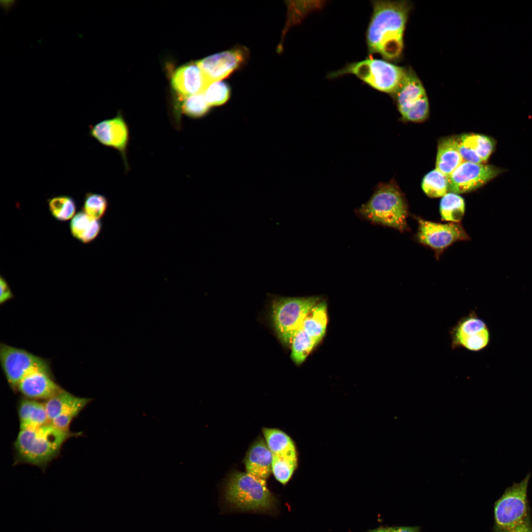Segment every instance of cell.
I'll return each instance as SVG.
<instances>
[{"mask_svg": "<svg viewBox=\"0 0 532 532\" xmlns=\"http://www.w3.org/2000/svg\"><path fill=\"white\" fill-rule=\"evenodd\" d=\"M70 229L73 237L87 243L99 234L101 229V223L99 220L90 217L83 211H79L72 218Z\"/></svg>", "mask_w": 532, "mask_h": 532, "instance_id": "cell-24", "label": "cell"}, {"mask_svg": "<svg viewBox=\"0 0 532 532\" xmlns=\"http://www.w3.org/2000/svg\"><path fill=\"white\" fill-rule=\"evenodd\" d=\"M210 83L197 63L179 67L171 79L172 87L181 100L203 93Z\"/></svg>", "mask_w": 532, "mask_h": 532, "instance_id": "cell-17", "label": "cell"}, {"mask_svg": "<svg viewBox=\"0 0 532 532\" xmlns=\"http://www.w3.org/2000/svg\"><path fill=\"white\" fill-rule=\"evenodd\" d=\"M107 206L108 201L105 196L89 192L85 195L83 211L90 217L99 220L105 214Z\"/></svg>", "mask_w": 532, "mask_h": 532, "instance_id": "cell-30", "label": "cell"}, {"mask_svg": "<svg viewBox=\"0 0 532 532\" xmlns=\"http://www.w3.org/2000/svg\"><path fill=\"white\" fill-rule=\"evenodd\" d=\"M422 188L430 198L442 197L449 191L448 177L436 168L433 169L423 177Z\"/></svg>", "mask_w": 532, "mask_h": 532, "instance_id": "cell-26", "label": "cell"}, {"mask_svg": "<svg viewBox=\"0 0 532 532\" xmlns=\"http://www.w3.org/2000/svg\"><path fill=\"white\" fill-rule=\"evenodd\" d=\"M367 532H395L394 528H379Z\"/></svg>", "mask_w": 532, "mask_h": 532, "instance_id": "cell-35", "label": "cell"}, {"mask_svg": "<svg viewBox=\"0 0 532 532\" xmlns=\"http://www.w3.org/2000/svg\"><path fill=\"white\" fill-rule=\"evenodd\" d=\"M210 107L222 105L229 99L230 90L225 82L216 81L210 83L203 92Z\"/></svg>", "mask_w": 532, "mask_h": 532, "instance_id": "cell-31", "label": "cell"}, {"mask_svg": "<svg viewBox=\"0 0 532 532\" xmlns=\"http://www.w3.org/2000/svg\"><path fill=\"white\" fill-rule=\"evenodd\" d=\"M459 152L464 162L483 164L492 154L495 140L482 134L467 133L457 137Z\"/></svg>", "mask_w": 532, "mask_h": 532, "instance_id": "cell-18", "label": "cell"}, {"mask_svg": "<svg viewBox=\"0 0 532 532\" xmlns=\"http://www.w3.org/2000/svg\"><path fill=\"white\" fill-rule=\"evenodd\" d=\"M298 465V458L281 457L272 455V473L283 485L290 480Z\"/></svg>", "mask_w": 532, "mask_h": 532, "instance_id": "cell-29", "label": "cell"}, {"mask_svg": "<svg viewBox=\"0 0 532 532\" xmlns=\"http://www.w3.org/2000/svg\"><path fill=\"white\" fill-rule=\"evenodd\" d=\"M530 477L528 473L521 482L514 483L496 501L494 532H532L527 497Z\"/></svg>", "mask_w": 532, "mask_h": 532, "instance_id": "cell-4", "label": "cell"}, {"mask_svg": "<svg viewBox=\"0 0 532 532\" xmlns=\"http://www.w3.org/2000/svg\"><path fill=\"white\" fill-rule=\"evenodd\" d=\"M451 348L477 352L485 348L490 333L485 323L474 311L461 318L450 330Z\"/></svg>", "mask_w": 532, "mask_h": 532, "instance_id": "cell-11", "label": "cell"}, {"mask_svg": "<svg viewBox=\"0 0 532 532\" xmlns=\"http://www.w3.org/2000/svg\"><path fill=\"white\" fill-rule=\"evenodd\" d=\"M0 303L2 304L12 299L13 295L7 283L2 276H0Z\"/></svg>", "mask_w": 532, "mask_h": 532, "instance_id": "cell-33", "label": "cell"}, {"mask_svg": "<svg viewBox=\"0 0 532 532\" xmlns=\"http://www.w3.org/2000/svg\"><path fill=\"white\" fill-rule=\"evenodd\" d=\"M327 323V303L321 300L308 312L301 328L318 344L325 335Z\"/></svg>", "mask_w": 532, "mask_h": 532, "instance_id": "cell-23", "label": "cell"}, {"mask_svg": "<svg viewBox=\"0 0 532 532\" xmlns=\"http://www.w3.org/2000/svg\"><path fill=\"white\" fill-rule=\"evenodd\" d=\"M366 32L370 54H378L389 62L402 57L403 37L412 6L406 0H374Z\"/></svg>", "mask_w": 532, "mask_h": 532, "instance_id": "cell-1", "label": "cell"}, {"mask_svg": "<svg viewBox=\"0 0 532 532\" xmlns=\"http://www.w3.org/2000/svg\"><path fill=\"white\" fill-rule=\"evenodd\" d=\"M82 432H66L50 423L40 427L20 430L13 443L14 465L29 464L45 470L59 457L64 443Z\"/></svg>", "mask_w": 532, "mask_h": 532, "instance_id": "cell-2", "label": "cell"}, {"mask_svg": "<svg viewBox=\"0 0 532 532\" xmlns=\"http://www.w3.org/2000/svg\"><path fill=\"white\" fill-rule=\"evenodd\" d=\"M91 401L90 398L77 397L63 389L44 401L49 423L59 430L70 431L72 421Z\"/></svg>", "mask_w": 532, "mask_h": 532, "instance_id": "cell-13", "label": "cell"}, {"mask_svg": "<svg viewBox=\"0 0 532 532\" xmlns=\"http://www.w3.org/2000/svg\"><path fill=\"white\" fill-rule=\"evenodd\" d=\"M89 134L102 145L117 150L122 158L125 169H129L127 154L129 130L121 113L91 126Z\"/></svg>", "mask_w": 532, "mask_h": 532, "instance_id": "cell-14", "label": "cell"}, {"mask_svg": "<svg viewBox=\"0 0 532 532\" xmlns=\"http://www.w3.org/2000/svg\"><path fill=\"white\" fill-rule=\"evenodd\" d=\"M17 411L20 430L35 429L49 423L44 402L21 398Z\"/></svg>", "mask_w": 532, "mask_h": 532, "instance_id": "cell-20", "label": "cell"}, {"mask_svg": "<svg viewBox=\"0 0 532 532\" xmlns=\"http://www.w3.org/2000/svg\"><path fill=\"white\" fill-rule=\"evenodd\" d=\"M1 365L7 381L13 390L27 375L36 370L51 371L46 359L25 350L1 343Z\"/></svg>", "mask_w": 532, "mask_h": 532, "instance_id": "cell-9", "label": "cell"}, {"mask_svg": "<svg viewBox=\"0 0 532 532\" xmlns=\"http://www.w3.org/2000/svg\"><path fill=\"white\" fill-rule=\"evenodd\" d=\"M395 532H419L415 527H401L394 528Z\"/></svg>", "mask_w": 532, "mask_h": 532, "instance_id": "cell-34", "label": "cell"}, {"mask_svg": "<svg viewBox=\"0 0 532 532\" xmlns=\"http://www.w3.org/2000/svg\"><path fill=\"white\" fill-rule=\"evenodd\" d=\"M262 432L264 438L273 455L298 458L295 443L284 432L276 428L265 427L262 429Z\"/></svg>", "mask_w": 532, "mask_h": 532, "instance_id": "cell-22", "label": "cell"}, {"mask_svg": "<svg viewBox=\"0 0 532 532\" xmlns=\"http://www.w3.org/2000/svg\"><path fill=\"white\" fill-rule=\"evenodd\" d=\"M458 149L457 137L450 136L438 143L435 168L448 177L463 162Z\"/></svg>", "mask_w": 532, "mask_h": 532, "instance_id": "cell-21", "label": "cell"}, {"mask_svg": "<svg viewBox=\"0 0 532 532\" xmlns=\"http://www.w3.org/2000/svg\"><path fill=\"white\" fill-rule=\"evenodd\" d=\"M246 52L236 48L208 56L196 63L211 83L227 77L243 63Z\"/></svg>", "mask_w": 532, "mask_h": 532, "instance_id": "cell-15", "label": "cell"}, {"mask_svg": "<svg viewBox=\"0 0 532 532\" xmlns=\"http://www.w3.org/2000/svg\"><path fill=\"white\" fill-rule=\"evenodd\" d=\"M406 68L385 60L369 58L348 64L344 67L329 74V78L352 74L373 89L394 95L400 85Z\"/></svg>", "mask_w": 532, "mask_h": 532, "instance_id": "cell-6", "label": "cell"}, {"mask_svg": "<svg viewBox=\"0 0 532 532\" xmlns=\"http://www.w3.org/2000/svg\"><path fill=\"white\" fill-rule=\"evenodd\" d=\"M321 299L318 297H284L273 296L270 300V316L278 338L285 345L302 326L310 310Z\"/></svg>", "mask_w": 532, "mask_h": 532, "instance_id": "cell-7", "label": "cell"}, {"mask_svg": "<svg viewBox=\"0 0 532 532\" xmlns=\"http://www.w3.org/2000/svg\"><path fill=\"white\" fill-rule=\"evenodd\" d=\"M439 212L442 220L460 223L465 212L464 200L457 194L447 193L440 200Z\"/></svg>", "mask_w": 532, "mask_h": 532, "instance_id": "cell-25", "label": "cell"}, {"mask_svg": "<svg viewBox=\"0 0 532 532\" xmlns=\"http://www.w3.org/2000/svg\"><path fill=\"white\" fill-rule=\"evenodd\" d=\"M393 95L403 119L412 122H421L428 117L430 106L426 90L411 68L406 69L400 85Z\"/></svg>", "mask_w": 532, "mask_h": 532, "instance_id": "cell-8", "label": "cell"}, {"mask_svg": "<svg viewBox=\"0 0 532 532\" xmlns=\"http://www.w3.org/2000/svg\"><path fill=\"white\" fill-rule=\"evenodd\" d=\"M48 207L52 215L59 221L72 218L76 206L74 200L67 196H60L48 200Z\"/></svg>", "mask_w": 532, "mask_h": 532, "instance_id": "cell-28", "label": "cell"}, {"mask_svg": "<svg viewBox=\"0 0 532 532\" xmlns=\"http://www.w3.org/2000/svg\"><path fill=\"white\" fill-rule=\"evenodd\" d=\"M359 213L376 223L400 232L408 230L407 206L400 191L394 185H381L370 199L362 205Z\"/></svg>", "mask_w": 532, "mask_h": 532, "instance_id": "cell-5", "label": "cell"}, {"mask_svg": "<svg viewBox=\"0 0 532 532\" xmlns=\"http://www.w3.org/2000/svg\"><path fill=\"white\" fill-rule=\"evenodd\" d=\"M209 107L202 93L185 99L181 105V111L190 117L197 118L206 114Z\"/></svg>", "mask_w": 532, "mask_h": 532, "instance_id": "cell-32", "label": "cell"}, {"mask_svg": "<svg viewBox=\"0 0 532 532\" xmlns=\"http://www.w3.org/2000/svg\"><path fill=\"white\" fill-rule=\"evenodd\" d=\"M418 229L416 237L420 243L433 250L437 258L443 251L458 241L469 239L460 223L442 224L417 217Z\"/></svg>", "mask_w": 532, "mask_h": 532, "instance_id": "cell-10", "label": "cell"}, {"mask_svg": "<svg viewBox=\"0 0 532 532\" xmlns=\"http://www.w3.org/2000/svg\"><path fill=\"white\" fill-rule=\"evenodd\" d=\"M502 171L493 165L464 162L448 177L449 191L457 194L472 191L484 185Z\"/></svg>", "mask_w": 532, "mask_h": 532, "instance_id": "cell-12", "label": "cell"}, {"mask_svg": "<svg viewBox=\"0 0 532 532\" xmlns=\"http://www.w3.org/2000/svg\"><path fill=\"white\" fill-rule=\"evenodd\" d=\"M63 389L54 380L51 371L36 370L24 377L16 390L24 398L45 401Z\"/></svg>", "mask_w": 532, "mask_h": 532, "instance_id": "cell-16", "label": "cell"}, {"mask_svg": "<svg viewBox=\"0 0 532 532\" xmlns=\"http://www.w3.org/2000/svg\"><path fill=\"white\" fill-rule=\"evenodd\" d=\"M223 498L229 508L235 511L273 514L277 509L278 500L268 488L266 481L246 472L235 470L230 473Z\"/></svg>", "mask_w": 532, "mask_h": 532, "instance_id": "cell-3", "label": "cell"}, {"mask_svg": "<svg viewBox=\"0 0 532 532\" xmlns=\"http://www.w3.org/2000/svg\"><path fill=\"white\" fill-rule=\"evenodd\" d=\"M243 462L246 472L267 481L272 473V454L264 437H258L250 445Z\"/></svg>", "mask_w": 532, "mask_h": 532, "instance_id": "cell-19", "label": "cell"}, {"mask_svg": "<svg viewBox=\"0 0 532 532\" xmlns=\"http://www.w3.org/2000/svg\"><path fill=\"white\" fill-rule=\"evenodd\" d=\"M316 345L301 328L295 334L291 342L292 360L296 365L301 364Z\"/></svg>", "mask_w": 532, "mask_h": 532, "instance_id": "cell-27", "label": "cell"}]
</instances>
